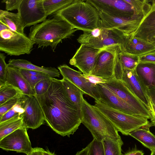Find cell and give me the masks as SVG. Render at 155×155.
<instances>
[{
    "label": "cell",
    "instance_id": "5bb4252c",
    "mask_svg": "<svg viewBox=\"0 0 155 155\" xmlns=\"http://www.w3.org/2000/svg\"><path fill=\"white\" fill-rule=\"evenodd\" d=\"M27 128L21 127L0 140V148L7 151H13L31 155L33 148Z\"/></svg>",
    "mask_w": 155,
    "mask_h": 155
},
{
    "label": "cell",
    "instance_id": "4fadbf2b",
    "mask_svg": "<svg viewBox=\"0 0 155 155\" xmlns=\"http://www.w3.org/2000/svg\"><path fill=\"white\" fill-rule=\"evenodd\" d=\"M20 102L25 110L22 115L25 127L35 129L44 124V114L35 96L24 95Z\"/></svg>",
    "mask_w": 155,
    "mask_h": 155
},
{
    "label": "cell",
    "instance_id": "603a6c76",
    "mask_svg": "<svg viewBox=\"0 0 155 155\" xmlns=\"http://www.w3.org/2000/svg\"><path fill=\"white\" fill-rule=\"evenodd\" d=\"M137 74L147 87H155V64L139 63L136 68Z\"/></svg>",
    "mask_w": 155,
    "mask_h": 155
},
{
    "label": "cell",
    "instance_id": "ee69618b",
    "mask_svg": "<svg viewBox=\"0 0 155 155\" xmlns=\"http://www.w3.org/2000/svg\"><path fill=\"white\" fill-rule=\"evenodd\" d=\"M88 148L87 146L85 148L77 153L75 155H87Z\"/></svg>",
    "mask_w": 155,
    "mask_h": 155
},
{
    "label": "cell",
    "instance_id": "83f0119b",
    "mask_svg": "<svg viewBox=\"0 0 155 155\" xmlns=\"http://www.w3.org/2000/svg\"><path fill=\"white\" fill-rule=\"evenodd\" d=\"M118 57L122 67L125 69L134 70L139 63V56L125 52L121 49L118 53Z\"/></svg>",
    "mask_w": 155,
    "mask_h": 155
},
{
    "label": "cell",
    "instance_id": "74e56055",
    "mask_svg": "<svg viewBox=\"0 0 155 155\" xmlns=\"http://www.w3.org/2000/svg\"><path fill=\"white\" fill-rule=\"evenodd\" d=\"M139 63L155 64V50L140 56Z\"/></svg>",
    "mask_w": 155,
    "mask_h": 155
},
{
    "label": "cell",
    "instance_id": "e575fe53",
    "mask_svg": "<svg viewBox=\"0 0 155 155\" xmlns=\"http://www.w3.org/2000/svg\"><path fill=\"white\" fill-rule=\"evenodd\" d=\"M52 78L41 80L36 84L34 88L36 96L42 95L47 91L52 81Z\"/></svg>",
    "mask_w": 155,
    "mask_h": 155
},
{
    "label": "cell",
    "instance_id": "836d02e7",
    "mask_svg": "<svg viewBox=\"0 0 155 155\" xmlns=\"http://www.w3.org/2000/svg\"><path fill=\"white\" fill-rule=\"evenodd\" d=\"M24 94H22L11 99L0 105V118L12 109L21 99Z\"/></svg>",
    "mask_w": 155,
    "mask_h": 155
},
{
    "label": "cell",
    "instance_id": "8d00e7d4",
    "mask_svg": "<svg viewBox=\"0 0 155 155\" xmlns=\"http://www.w3.org/2000/svg\"><path fill=\"white\" fill-rule=\"evenodd\" d=\"M21 1V0H3L1 2L5 3L6 10L8 11L18 10Z\"/></svg>",
    "mask_w": 155,
    "mask_h": 155
},
{
    "label": "cell",
    "instance_id": "44dd1931",
    "mask_svg": "<svg viewBox=\"0 0 155 155\" xmlns=\"http://www.w3.org/2000/svg\"><path fill=\"white\" fill-rule=\"evenodd\" d=\"M8 66L42 72L52 78L59 77L60 76V73L59 70L54 67H39L25 59H10L8 61Z\"/></svg>",
    "mask_w": 155,
    "mask_h": 155
},
{
    "label": "cell",
    "instance_id": "7c38bea8",
    "mask_svg": "<svg viewBox=\"0 0 155 155\" xmlns=\"http://www.w3.org/2000/svg\"><path fill=\"white\" fill-rule=\"evenodd\" d=\"M121 45L109 46L98 55L91 74L108 80L115 78L114 69L117 54Z\"/></svg>",
    "mask_w": 155,
    "mask_h": 155
},
{
    "label": "cell",
    "instance_id": "e0dca14e",
    "mask_svg": "<svg viewBox=\"0 0 155 155\" xmlns=\"http://www.w3.org/2000/svg\"><path fill=\"white\" fill-rule=\"evenodd\" d=\"M95 87L100 97V101L111 107L123 113L142 116L140 113L101 84Z\"/></svg>",
    "mask_w": 155,
    "mask_h": 155
},
{
    "label": "cell",
    "instance_id": "484cf974",
    "mask_svg": "<svg viewBox=\"0 0 155 155\" xmlns=\"http://www.w3.org/2000/svg\"><path fill=\"white\" fill-rule=\"evenodd\" d=\"M22 114L0 123V140L17 130L25 127Z\"/></svg>",
    "mask_w": 155,
    "mask_h": 155
},
{
    "label": "cell",
    "instance_id": "30bf717a",
    "mask_svg": "<svg viewBox=\"0 0 155 155\" xmlns=\"http://www.w3.org/2000/svg\"><path fill=\"white\" fill-rule=\"evenodd\" d=\"M44 0H21L18 10L21 25L25 28L42 22L48 16L43 5Z\"/></svg>",
    "mask_w": 155,
    "mask_h": 155
},
{
    "label": "cell",
    "instance_id": "6da1fadb",
    "mask_svg": "<svg viewBox=\"0 0 155 155\" xmlns=\"http://www.w3.org/2000/svg\"><path fill=\"white\" fill-rule=\"evenodd\" d=\"M35 97L47 124L62 136L70 137L81 123V111L69 99L61 80L53 78L44 94Z\"/></svg>",
    "mask_w": 155,
    "mask_h": 155
},
{
    "label": "cell",
    "instance_id": "5b68a950",
    "mask_svg": "<svg viewBox=\"0 0 155 155\" xmlns=\"http://www.w3.org/2000/svg\"><path fill=\"white\" fill-rule=\"evenodd\" d=\"M94 105L105 116L122 134L129 135L131 132L147 124L148 119L138 115H131L114 109L101 102L95 100Z\"/></svg>",
    "mask_w": 155,
    "mask_h": 155
},
{
    "label": "cell",
    "instance_id": "52a82bcc",
    "mask_svg": "<svg viewBox=\"0 0 155 155\" xmlns=\"http://www.w3.org/2000/svg\"><path fill=\"white\" fill-rule=\"evenodd\" d=\"M125 36L116 29L106 28L101 25L91 31H84L77 39L81 44L98 49L121 45Z\"/></svg>",
    "mask_w": 155,
    "mask_h": 155
},
{
    "label": "cell",
    "instance_id": "bcb514c9",
    "mask_svg": "<svg viewBox=\"0 0 155 155\" xmlns=\"http://www.w3.org/2000/svg\"><path fill=\"white\" fill-rule=\"evenodd\" d=\"M150 1L152 2V5L153 6H155V0H153Z\"/></svg>",
    "mask_w": 155,
    "mask_h": 155
},
{
    "label": "cell",
    "instance_id": "7402d4cb",
    "mask_svg": "<svg viewBox=\"0 0 155 155\" xmlns=\"http://www.w3.org/2000/svg\"><path fill=\"white\" fill-rule=\"evenodd\" d=\"M153 126L151 122L130 132V135L139 141L151 152L155 150V135L150 130Z\"/></svg>",
    "mask_w": 155,
    "mask_h": 155
},
{
    "label": "cell",
    "instance_id": "ba28073f",
    "mask_svg": "<svg viewBox=\"0 0 155 155\" xmlns=\"http://www.w3.org/2000/svg\"><path fill=\"white\" fill-rule=\"evenodd\" d=\"M114 75L115 78L122 81L130 88L149 110L150 99L147 93V88L137 75L136 69L131 70L123 68L118 54L116 60Z\"/></svg>",
    "mask_w": 155,
    "mask_h": 155
},
{
    "label": "cell",
    "instance_id": "d6a6232c",
    "mask_svg": "<svg viewBox=\"0 0 155 155\" xmlns=\"http://www.w3.org/2000/svg\"><path fill=\"white\" fill-rule=\"evenodd\" d=\"M19 69L20 73L29 83L31 87L33 89L36 84L41 80L52 78L47 74L43 75L30 74L28 73L25 69Z\"/></svg>",
    "mask_w": 155,
    "mask_h": 155
},
{
    "label": "cell",
    "instance_id": "8992f818",
    "mask_svg": "<svg viewBox=\"0 0 155 155\" xmlns=\"http://www.w3.org/2000/svg\"><path fill=\"white\" fill-rule=\"evenodd\" d=\"M35 42L25 34L15 32L0 21V51L10 56L30 54Z\"/></svg>",
    "mask_w": 155,
    "mask_h": 155
},
{
    "label": "cell",
    "instance_id": "f35d334b",
    "mask_svg": "<svg viewBox=\"0 0 155 155\" xmlns=\"http://www.w3.org/2000/svg\"><path fill=\"white\" fill-rule=\"evenodd\" d=\"M82 74L84 78L95 85L97 84L105 83L107 81L106 80L91 74Z\"/></svg>",
    "mask_w": 155,
    "mask_h": 155
},
{
    "label": "cell",
    "instance_id": "277c9868",
    "mask_svg": "<svg viewBox=\"0 0 155 155\" xmlns=\"http://www.w3.org/2000/svg\"><path fill=\"white\" fill-rule=\"evenodd\" d=\"M81 123L91 132L94 139L101 141L106 138L117 141L122 140L109 120L84 98L82 105Z\"/></svg>",
    "mask_w": 155,
    "mask_h": 155
},
{
    "label": "cell",
    "instance_id": "b9f144b4",
    "mask_svg": "<svg viewBox=\"0 0 155 155\" xmlns=\"http://www.w3.org/2000/svg\"><path fill=\"white\" fill-rule=\"evenodd\" d=\"M144 154L143 151L137 149L136 146H135L134 148L128 151L122 155H143Z\"/></svg>",
    "mask_w": 155,
    "mask_h": 155
},
{
    "label": "cell",
    "instance_id": "ffe728a7",
    "mask_svg": "<svg viewBox=\"0 0 155 155\" xmlns=\"http://www.w3.org/2000/svg\"><path fill=\"white\" fill-rule=\"evenodd\" d=\"M5 84L12 85L19 89L24 95L35 96L34 89L18 68L8 67L7 74Z\"/></svg>",
    "mask_w": 155,
    "mask_h": 155
},
{
    "label": "cell",
    "instance_id": "7a4b0ae2",
    "mask_svg": "<svg viewBox=\"0 0 155 155\" xmlns=\"http://www.w3.org/2000/svg\"><path fill=\"white\" fill-rule=\"evenodd\" d=\"M41 23L32 26L28 37L38 48L50 46L53 51L62 40L70 37L78 30L63 18L53 16Z\"/></svg>",
    "mask_w": 155,
    "mask_h": 155
},
{
    "label": "cell",
    "instance_id": "4dcf8cb0",
    "mask_svg": "<svg viewBox=\"0 0 155 155\" xmlns=\"http://www.w3.org/2000/svg\"><path fill=\"white\" fill-rule=\"evenodd\" d=\"M87 146V155H105L102 141L94 139Z\"/></svg>",
    "mask_w": 155,
    "mask_h": 155
},
{
    "label": "cell",
    "instance_id": "d4e9b609",
    "mask_svg": "<svg viewBox=\"0 0 155 155\" xmlns=\"http://www.w3.org/2000/svg\"><path fill=\"white\" fill-rule=\"evenodd\" d=\"M0 21L6 25L11 30L19 33L25 35L24 28L20 21L18 13L0 10Z\"/></svg>",
    "mask_w": 155,
    "mask_h": 155
},
{
    "label": "cell",
    "instance_id": "ac0fdd59",
    "mask_svg": "<svg viewBox=\"0 0 155 155\" xmlns=\"http://www.w3.org/2000/svg\"><path fill=\"white\" fill-rule=\"evenodd\" d=\"M101 26L108 29L117 30L124 36L131 35L137 29L141 20H127L99 12Z\"/></svg>",
    "mask_w": 155,
    "mask_h": 155
},
{
    "label": "cell",
    "instance_id": "9a60e30c",
    "mask_svg": "<svg viewBox=\"0 0 155 155\" xmlns=\"http://www.w3.org/2000/svg\"><path fill=\"white\" fill-rule=\"evenodd\" d=\"M107 48L98 49L81 44L69 64L77 67L83 74H91L100 53Z\"/></svg>",
    "mask_w": 155,
    "mask_h": 155
},
{
    "label": "cell",
    "instance_id": "d6986e66",
    "mask_svg": "<svg viewBox=\"0 0 155 155\" xmlns=\"http://www.w3.org/2000/svg\"><path fill=\"white\" fill-rule=\"evenodd\" d=\"M125 52L140 56L155 50V45L140 38L126 36L121 45Z\"/></svg>",
    "mask_w": 155,
    "mask_h": 155
},
{
    "label": "cell",
    "instance_id": "9c48e42d",
    "mask_svg": "<svg viewBox=\"0 0 155 155\" xmlns=\"http://www.w3.org/2000/svg\"><path fill=\"white\" fill-rule=\"evenodd\" d=\"M98 12L115 17L127 19H139L135 15L132 6L125 0H87Z\"/></svg>",
    "mask_w": 155,
    "mask_h": 155
},
{
    "label": "cell",
    "instance_id": "4316f807",
    "mask_svg": "<svg viewBox=\"0 0 155 155\" xmlns=\"http://www.w3.org/2000/svg\"><path fill=\"white\" fill-rule=\"evenodd\" d=\"M77 0H44L43 5L48 16L61 10Z\"/></svg>",
    "mask_w": 155,
    "mask_h": 155
},
{
    "label": "cell",
    "instance_id": "ab89813d",
    "mask_svg": "<svg viewBox=\"0 0 155 155\" xmlns=\"http://www.w3.org/2000/svg\"><path fill=\"white\" fill-rule=\"evenodd\" d=\"M149 99V111L151 115V123L153 126L155 127V105L152 102L150 98Z\"/></svg>",
    "mask_w": 155,
    "mask_h": 155
},
{
    "label": "cell",
    "instance_id": "d590c367",
    "mask_svg": "<svg viewBox=\"0 0 155 155\" xmlns=\"http://www.w3.org/2000/svg\"><path fill=\"white\" fill-rule=\"evenodd\" d=\"M6 56L0 53V86L5 84L7 74L8 64L5 61Z\"/></svg>",
    "mask_w": 155,
    "mask_h": 155
},
{
    "label": "cell",
    "instance_id": "f6af8a7d",
    "mask_svg": "<svg viewBox=\"0 0 155 155\" xmlns=\"http://www.w3.org/2000/svg\"><path fill=\"white\" fill-rule=\"evenodd\" d=\"M43 155H56L54 153L50 152L48 150H44L43 153Z\"/></svg>",
    "mask_w": 155,
    "mask_h": 155
},
{
    "label": "cell",
    "instance_id": "f546056e",
    "mask_svg": "<svg viewBox=\"0 0 155 155\" xmlns=\"http://www.w3.org/2000/svg\"><path fill=\"white\" fill-rule=\"evenodd\" d=\"M105 155H122L123 141H117L106 138L102 141Z\"/></svg>",
    "mask_w": 155,
    "mask_h": 155
},
{
    "label": "cell",
    "instance_id": "3957f363",
    "mask_svg": "<svg viewBox=\"0 0 155 155\" xmlns=\"http://www.w3.org/2000/svg\"><path fill=\"white\" fill-rule=\"evenodd\" d=\"M52 15L61 17L75 29L84 31H92L100 24L99 12L86 1L77 0Z\"/></svg>",
    "mask_w": 155,
    "mask_h": 155
},
{
    "label": "cell",
    "instance_id": "60d3db41",
    "mask_svg": "<svg viewBox=\"0 0 155 155\" xmlns=\"http://www.w3.org/2000/svg\"><path fill=\"white\" fill-rule=\"evenodd\" d=\"M147 93L150 99L155 105V87H148Z\"/></svg>",
    "mask_w": 155,
    "mask_h": 155
},
{
    "label": "cell",
    "instance_id": "1f68e13d",
    "mask_svg": "<svg viewBox=\"0 0 155 155\" xmlns=\"http://www.w3.org/2000/svg\"><path fill=\"white\" fill-rule=\"evenodd\" d=\"M24 109L21 106L20 101L0 118V123L17 116L20 115L24 113Z\"/></svg>",
    "mask_w": 155,
    "mask_h": 155
},
{
    "label": "cell",
    "instance_id": "8fae6325",
    "mask_svg": "<svg viewBox=\"0 0 155 155\" xmlns=\"http://www.w3.org/2000/svg\"><path fill=\"white\" fill-rule=\"evenodd\" d=\"M101 84L138 110L143 117L150 119L148 108L123 81L114 78L107 80L106 83Z\"/></svg>",
    "mask_w": 155,
    "mask_h": 155
},
{
    "label": "cell",
    "instance_id": "7bdbcfd3",
    "mask_svg": "<svg viewBox=\"0 0 155 155\" xmlns=\"http://www.w3.org/2000/svg\"><path fill=\"white\" fill-rule=\"evenodd\" d=\"M44 150V149L40 147L33 148L31 155H43V153Z\"/></svg>",
    "mask_w": 155,
    "mask_h": 155
},
{
    "label": "cell",
    "instance_id": "7dc6e473",
    "mask_svg": "<svg viewBox=\"0 0 155 155\" xmlns=\"http://www.w3.org/2000/svg\"><path fill=\"white\" fill-rule=\"evenodd\" d=\"M150 155H155V150L151 152Z\"/></svg>",
    "mask_w": 155,
    "mask_h": 155
},
{
    "label": "cell",
    "instance_id": "f1b7e54d",
    "mask_svg": "<svg viewBox=\"0 0 155 155\" xmlns=\"http://www.w3.org/2000/svg\"><path fill=\"white\" fill-rule=\"evenodd\" d=\"M22 94L19 89L12 85L5 84L0 86V105L7 101Z\"/></svg>",
    "mask_w": 155,
    "mask_h": 155
},
{
    "label": "cell",
    "instance_id": "cb8c5ba5",
    "mask_svg": "<svg viewBox=\"0 0 155 155\" xmlns=\"http://www.w3.org/2000/svg\"><path fill=\"white\" fill-rule=\"evenodd\" d=\"M61 81L69 99L81 111L84 93L79 88L67 79L63 78Z\"/></svg>",
    "mask_w": 155,
    "mask_h": 155
},
{
    "label": "cell",
    "instance_id": "2e32d148",
    "mask_svg": "<svg viewBox=\"0 0 155 155\" xmlns=\"http://www.w3.org/2000/svg\"><path fill=\"white\" fill-rule=\"evenodd\" d=\"M58 68L63 78L79 88L84 94L88 95L95 100H100L96 85L84 78L81 72L71 68L66 64L60 65Z\"/></svg>",
    "mask_w": 155,
    "mask_h": 155
}]
</instances>
